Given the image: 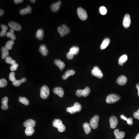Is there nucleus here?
<instances>
[{
	"label": "nucleus",
	"instance_id": "f257e3e1",
	"mask_svg": "<svg viewBox=\"0 0 139 139\" xmlns=\"http://www.w3.org/2000/svg\"><path fill=\"white\" fill-rule=\"evenodd\" d=\"M82 109V106L79 103H75L73 107H69L67 109V111L71 114H74L75 112H79Z\"/></svg>",
	"mask_w": 139,
	"mask_h": 139
},
{
	"label": "nucleus",
	"instance_id": "f03ea898",
	"mask_svg": "<svg viewBox=\"0 0 139 139\" xmlns=\"http://www.w3.org/2000/svg\"><path fill=\"white\" fill-rule=\"evenodd\" d=\"M53 126L54 127L58 128V131L60 132H63L66 129L65 126L63 125L62 122L59 119H55L53 122Z\"/></svg>",
	"mask_w": 139,
	"mask_h": 139
},
{
	"label": "nucleus",
	"instance_id": "7ed1b4c3",
	"mask_svg": "<svg viewBox=\"0 0 139 139\" xmlns=\"http://www.w3.org/2000/svg\"><path fill=\"white\" fill-rule=\"evenodd\" d=\"M57 31L58 32L60 33L61 36L63 37L65 35L69 34L70 30L66 25L63 24L60 27H58Z\"/></svg>",
	"mask_w": 139,
	"mask_h": 139
},
{
	"label": "nucleus",
	"instance_id": "20e7f679",
	"mask_svg": "<svg viewBox=\"0 0 139 139\" xmlns=\"http://www.w3.org/2000/svg\"><path fill=\"white\" fill-rule=\"evenodd\" d=\"M120 99V97L119 95L115 94H111L107 97L106 102L108 104L114 103L117 102Z\"/></svg>",
	"mask_w": 139,
	"mask_h": 139
},
{
	"label": "nucleus",
	"instance_id": "39448f33",
	"mask_svg": "<svg viewBox=\"0 0 139 139\" xmlns=\"http://www.w3.org/2000/svg\"><path fill=\"white\" fill-rule=\"evenodd\" d=\"M50 95V89L47 86L42 87L40 90V96L43 99H46Z\"/></svg>",
	"mask_w": 139,
	"mask_h": 139
},
{
	"label": "nucleus",
	"instance_id": "423d86ee",
	"mask_svg": "<svg viewBox=\"0 0 139 139\" xmlns=\"http://www.w3.org/2000/svg\"><path fill=\"white\" fill-rule=\"evenodd\" d=\"M90 92V88L86 87L84 90H78L76 92V95L79 97L83 96L84 97L87 96Z\"/></svg>",
	"mask_w": 139,
	"mask_h": 139
},
{
	"label": "nucleus",
	"instance_id": "0eeeda50",
	"mask_svg": "<svg viewBox=\"0 0 139 139\" xmlns=\"http://www.w3.org/2000/svg\"><path fill=\"white\" fill-rule=\"evenodd\" d=\"M77 12L78 16L81 20L85 21L87 18V14L86 11L82 7L78 8Z\"/></svg>",
	"mask_w": 139,
	"mask_h": 139
},
{
	"label": "nucleus",
	"instance_id": "6e6552de",
	"mask_svg": "<svg viewBox=\"0 0 139 139\" xmlns=\"http://www.w3.org/2000/svg\"><path fill=\"white\" fill-rule=\"evenodd\" d=\"M91 73L93 76H95L99 79L102 78L103 76V72L99 67L97 66H95L94 67V69L91 71Z\"/></svg>",
	"mask_w": 139,
	"mask_h": 139
},
{
	"label": "nucleus",
	"instance_id": "1a4fd4ad",
	"mask_svg": "<svg viewBox=\"0 0 139 139\" xmlns=\"http://www.w3.org/2000/svg\"><path fill=\"white\" fill-rule=\"evenodd\" d=\"M99 117L98 115H95L92 118L90 122V126L93 129H96L98 127V121H99Z\"/></svg>",
	"mask_w": 139,
	"mask_h": 139
},
{
	"label": "nucleus",
	"instance_id": "9d476101",
	"mask_svg": "<svg viewBox=\"0 0 139 139\" xmlns=\"http://www.w3.org/2000/svg\"><path fill=\"white\" fill-rule=\"evenodd\" d=\"M8 26L14 30L16 31H20L21 30V25L17 22L13 21H11L8 23Z\"/></svg>",
	"mask_w": 139,
	"mask_h": 139
},
{
	"label": "nucleus",
	"instance_id": "9b49d317",
	"mask_svg": "<svg viewBox=\"0 0 139 139\" xmlns=\"http://www.w3.org/2000/svg\"><path fill=\"white\" fill-rule=\"evenodd\" d=\"M131 23L130 16L129 14H126L124 17L123 19V25L125 28H127L129 27Z\"/></svg>",
	"mask_w": 139,
	"mask_h": 139
},
{
	"label": "nucleus",
	"instance_id": "f8f14e48",
	"mask_svg": "<svg viewBox=\"0 0 139 139\" xmlns=\"http://www.w3.org/2000/svg\"><path fill=\"white\" fill-rule=\"evenodd\" d=\"M110 124L111 128L114 129L116 127L118 124V120L115 116H112L110 118Z\"/></svg>",
	"mask_w": 139,
	"mask_h": 139
},
{
	"label": "nucleus",
	"instance_id": "ddd939ff",
	"mask_svg": "<svg viewBox=\"0 0 139 139\" xmlns=\"http://www.w3.org/2000/svg\"><path fill=\"white\" fill-rule=\"evenodd\" d=\"M114 133L116 139H123L125 137V133L123 131H120L119 129H116Z\"/></svg>",
	"mask_w": 139,
	"mask_h": 139
},
{
	"label": "nucleus",
	"instance_id": "4468645a",
	"mask_svg": "<svg viewBox=\"0 0 139 139\" xmlns=\"http://www.w3.org/2000/svg\"><path fill=\"white\" fill-rule=\"evenodd\" d=\"M61 4H62L61 1H58L52 4L51 6V9L52 11L54 12L58 11L60 9Z\"/></svg>",
	"mask_w": 139,
	"mask_h": 139
},
{
	"label": "nucleus",
	"instance_id": "2eb2a0df",
	"mask_svg": "<svg viewBox=\"0 0 139 139\" xmlns=\"http://www.w3.org/2000/svg\"><path fill=\"white\" fill-rule=\"evenodd\" d=\"M53 92L54 94L58 95L60 97H63L64 94V91L62 87L54 88L53 90Z\"/></svg>",
	"mask_w": 139,
	"mask_h": 139
},
{
	"label": "nucleus",
	"instance_id": "dca6fc26",
	"mask_svg": "<svg viewBox=\"0 0 139 139\" xmlns=\"http://www.w3.org/2000/svg\"><path fill=\"white\" fill-rule=\"evenodd\" d=\"M36 121L30 119L25 121L24 123V126L26 128L30 127H34L36 125Z\"/></svg>",
	"mask_w": 139,
	"mask_h": 139
},
{
	"label": "nucleus",
	"instance_id": "f3484780",
	"mask_svg": "<svg viewBox=\"0 0 139 139\" xmlns=\"http://www.w3.org/2000/svg\"><path fill=\"white\" fill-rule=\"evenodd\" d=\"M127 82V78L126 76L121 75L119 77L117 80V82L119 85L123 86L125 85Z\"/></svg>",
	"mask_w": 139,
	"mask_h": 139
},
{
	"label": "nucleus",
	"instance_id": "a211bd4d",
	"mask_svg": "<svg viewBox=\"0 0 139 139\" xmlns=\"http://www.w3.org/2000/svg\"><path fill=\"white\" fill-rule=\"evenodd\" d=\"M75 73V71H74L73 70H68L65 72V73L63 75L62 78L63 79L66 80L70 76L74 75Z\"/></svg>",
	"mask_w": 139,
	"mask_h": 139
},
{
	"label": "nucleus",
	"instance_id": "6ab92c4d",
	"mask_svg": "<svg viewBox=\"0 0 139 139\" xmlns=\"http://www.w3.org/2000/svg\"><path fill=\"white\" fill-rule=\"evenodd\" d=\"M54 64L59 67L60 70H62L65 67V64L60 60H55L54 61Z\"/></svg>",
	"mask_w": 139,
	"mask_h": 139
},
{
	"label": "nucleus",
	"instance_id": "aec40b11",
	"mask_svg": "<svg viewBox=\"0 0 139 139\" xmlns=\"http://www.w3.org/2000/svg\"><path fill=\"white\" fill-rule=\"evenodd\" d=\"M8 101V98L6 97H5L2 99L1 103L2 104V109L6 110L8 109V106L7 105Z\"/></svg>",
	"mask_w": 139,
	"mask_h": 139
},
{
	"label": "nucleus",
	"instance_id": "412c9836",
	"mask_svg": "<svg viewBox=\"0 0 139 139\" xmlns=\"http://www.w3.org/2000/svg\"><path fill=\"white\" fill-rule=\"evenodd\" d=\"M110 42V39L108 37H106L104 39L101 46V50H104L107 47V46L109 45Z\"/></svg>",
	"mask_w": 139,
	"mask_h": 139
},
{
	"label": "nucleus",
	"instance_id": "4be33fe9",
	"mask_svg": "<svg viewBox=\"0 0 139 139\" xmlns=\"http://www.w3.org/2000/svg\"><path fill=\"white\" fill-rule=\"evenodd\" d=\"M39 51L40 53H41L43 55H47L48 52V50L46 48V46L45 45H42L40 46L39 48Z\"/></svg>",
	"mask_w": 139,
	"mask_h": 139
},
{
	"label": "nucleus",
	"instance_id": "5701e85b",
	"mask_svg": "<svg viewBox=\"0 0 139 139\" xmlns=\"http://www.w3.org/2000/svg\"><path fill=\"white\" fill-rule=\"evenodd\" d=\"M31 11H32V9L30 5H28L26 8L20 10L19 11V13L21 15H24L27 14V13L30 14L31 13Z\"/></svg>",
	"mask_w": 139,
	"mask_h": 139
},
{
	"label": "nucleus",
	"instance_id": "b1692460",
	"mask_svg": "<svg viewBox=\"0 0 139 139\" xmlns=\"http://www.w3.org/2000/svg\"><path fill=\"white\" fill-rule=\"evenodd\" d=\"M2 51V58L3 59H5L7 57H8L9 53V50L7 48L4 47H3L1 49Z\"/></svg>",
	"mask_w": 139,
	"mask_h": 139
},
{
	"label": "nucleus",
	"instance_id": "393cba45",
	"mask_svg": "<svg viewBox=\"0 0 139 139\" xmlns=\"http://www.w3.org/2000/svg\"><path fill=\"white\" fill-rule=\"evenodd\" d=\"M83 127L86 134L88 135L91 132V129L89 123L87 122H85L83 124Z\"/></svg>",
	"mask_w": 139,
	"mask_h": 139
},
{
	"label": "nucleus",
	"instance_id": "a878e982",
	"mask_svg": "<svg viewBox=\"0 0 139 139\" xmlns=\"http://www.w3.org/2000/svg\"><path fill=\"white\" fill-rule=\"evenodd\" d=\"M44 31L43 29H39L37 31L36 34V37L37 38L40 40L43 39V37H44Z\"/></svg>",
	"mask_w": 139,
	"mask_h": 139
},
{
	"label": "nucleus",
	"instance_id": "bb28decb",
	"mask_svg": "<svg viewBox=\"0 0 139 139\" xmlns=\"http://www.w3.org/2000/svg\"><path fill=\"white\" fill-rule=\"evenodd\" d=\"M6 36L8 38H11V40L13 41L16 39V37L14 35V30L12 29L10 30V31L7 33Z\"/></svg>",
	"mask_w": 139,
	"mask_h": 139
},
{
	"label": "nucleus",
	"instance_id": "cd10ccee",
	"mask_svg": "<svg viewBox=\"0 0 139 139\" xmlns=\"http://www.w3.org/2000/svg\"><path fill=\"white\" fill-rule=\"evenodd\" d=\"M0 27L2 28V31L0 33V37L4 36L7 33L6 31L8 30V27L4 24H1Z\"/></svg>",
	"mask_w": 139,
	"mask_h": 139
},
{
	"label": "nucleus",
	"instance_id": "c85d7f7f",
	"mask_svg": "<svg viewBox=\"0 0 139 139\" xmlns=\"http://www.w3.org/2000/svg\"><path fill=\"white\" fill-rule=\"evenodd\" d=\"M127 60V56L126 54H124L120 58L119 60V64L120 65L122 66L124 63L126 62Z\"/></svg>",
	"mask_w": 139,
	"mask_h": 139
},
{
	"label": "nucleus",
	"instance_id": "c756f323",
	"mask_svg": "<svg viewBox=\"0 0 139 139\" xmlns=\"http://www.w3.org/2000/svg\"><path fill=\"white\" fill-rule=\"evenodd\" d=\"M26 81V79L25 78H23L21 80H16L13 82V85L15 86L18 87L20 86L21 84L24 83Z\"/></svg>",
	"mask_w": 139,
	"mask_h": 139
},
{
	"label": "nucleus",
	"instance_id": "7c9ffc66",
	"mask_svg": "<svg viewBox=\"0 0 139 139\" xmlns=\"http://www.w3.org/2000/svg\"><path fill=\"white\" fill-rule=\"evenodd\" d=\"M35 129L33 127H27L25 130V134L28 136H30L34 134Z\"/></svg>",
	"mask_w": 139,
	"mask_h": 139
},
{
	"label": "nucleus",
	"instance_id": "2f4dec72",
	"mask_svg": "<svg viewBox=\"0 0 139 139\" xmlns=\"http://www.w3.org/2000/svg\"><path fill=\"white\" fill-rule=\"evenodd\" d=\"M79 52V48L77 46H73L70 49V52L73 55H77Z\"/></svg>",
	"mask_w": 139,
	"mask_h": 139
},
{
	"label": "nucleus",
	"instance_id": "473e14b6",
	"mask_svg": "<svg viewBox=\"0 0 139 139\" xmlns=\"http://www.w3.org/2000/svg\"><path fill=\"white\" fill-rule=\"evenodd\" d=\"M19 101L20 103L25 105H28L30 104V102L27 98L25 97H20L19 99Z\"/></svg>",
	"mask_w": 139,
	"mask_h": 139
},
{
	"label": "nucleus",
	"instance_id": "72a5a7b5",
	"mask_svg": "<svg viewBox=\"0 0 139 139\" xmlns=\"http://www.w3.org/2000/svg\"><path fill=\"white\" fill-rule=\"evenodd\" d=\"M14 44V42L13 41L11 40L7 42L5 44V47L9 50H11L13 48V46Z\"/></svg>",
	"mask_w": 139,
	"mask_h": 139
},
{
	"label": "nucleus",
	"instance_id": "f704fd0d",
	"mask_svg": "<svg viewBox=\"0 0 139 139\" xmlns=\"http://www.w3.org/2000/svg\"><path fill=\"white\" fill-rule=\"evenodd\" d=\"M5 62L7 64H10L12 65L14 63H16V61L15 60H13L12 58H11L10 56H8L5 59Z\"/></svg>",
	"mask_w": 139,
	"mask_h": 139
},
{
	"label": "nucleus",
	"instance_id": "c9c22d12",
	"mask_svg": "<svg viewBox=\"0 0 139 139\" xmlns=\"http://www.w3.org/2000/svg\"><path fill=\"white\" fill-rule=\"evenodd\" d=\"M7 81L5 79H2L0 80V87H4L7 85Z\"/></svg>",
	"mask_w": 139,
	"mask_h": 139
},
{
	"label": "nucleus",
	"instance_id": "e433bc0d",
	"mask_svg": "<svg viewBox=\"0 0 139 139\" xmlns=\"http://www.w3.org/2000/svg\"><path fill=\"white\" fill-rule=\"evenodd\" d=\"M15 73L13 72H11L10 73L9 75V79L10 81L13 82L16 80L15 77Z\"/></svg>",
	"mask_w": 139,
	"mask_h": 139
},
{
	"label": "nucleus",
	"instance_id": "4c0bfd02",
	"mask_svg": "<svg viewBox=\"0 0 139 139\" xmlns=\"http://www.w3.org/2000/svg\"><path fill=\"white\" fill-rule=\"evenodd\" d=\"M99 10H100V13H101V14H102L103 15H105L107 13V10L105 7H101L100 8Z\"/></svg>",
	"mask_w": 139,
	"mask_h": 139
},
{
	"label": "nucleus",
	"instance_id": "58836bf2",
	"mask_svg": "<svg viewBox=\"0 0 139 139\" xmlns=\"http://www.w3.org/2000/svg\"><path fill=\"white\" fill-rule=\"evenodd\" d=\"M18 66L19 65L17 63H14L13 64L11 65V66L10 67V69L12 71H15L18 68Z\"/></svg>",
	"mask_w": 139,
	"mask_h": 139
},
{
	"label": "nucleus",
	"instance_id": "ea45409f",
	"mask_svg": "<svg viewBox=\"0 0 139 139\" xmlns=\"http://www.w3.org/2000/svg\"><path fill=\"white\" fill-rule=\"evenodd\" d=\"M67 58L69 59H73V57H74V55L72 54L70 52H69V53H67Z\"/></svg>",
	"mask_w": 139,
	"mask_h": 139
},
{
	"label": "nucleus",
	"instance_id": "a19ab883",
	"mask_svg": "<svg viewBox=\"0 0 139 139\" xmlns=\"http://www.w3.org/2000/svg\"><path fill=\"white\" fill-rule=\"evenodd\" d=\"M133 117L139 120V109L137 112H135L133 114Z\"/></svg>",
	"mask_w": 139,
	"mask_h": 139
},
{
	"label": "nucleus",
	"instance_id": "79ce46f5",
	"mask_svg": "<svg viewBox=\"0 0 139 139\" xmlns=\"http://www.w3.org/2000/svg\"><path fill=\"white\" fill-rule=\"evenodd\" d=\"M127 124L129 125H132L133 124V119L132 118H130L127 119Z\"/></svg>",
	"mask_w": 139,
	"mask_h": 139
},
{
	"label": "nucleus",
	"instance_id": "37998d69",
	"mask_svg": "<svg viewBox=\"0 0 139 139\" xmlns=\"http://www.w3.org/2000/svg\"><path fill=\"white\" fill-rule=\"evenodd\" d=\"M23 1V0H14V3L16 4H19L20 3L22 2Z\"/></svg>",
	"mask_w": 139,
	"mask_h": 139
},
{
	"label": "nucleus",
	"instance_id": "c03bdc74",
	"mask_svg": "<svg viewBox=\"0 0 139 139\" xmlns=\"http://www.w3.org/2000/svg\"><path fill=\"white\" fill-rule=\"evenodd\" d=\"M121 118L122 119V120H124V121H127V119H128L126 118V117H125V116H124V115H121Z\"/></svg>",
	"mask_w": 139,
	"mask_h": 139
},
{
	"label": "nucleus",
	"instance_id": "a18cd8bd",
	"mask_svg": "<svg viewBox=\"0 0 139 139\" xmlns=\"http://www.w3.org/2000/svg\"><path fill=\"white\" fill-rule=\"evenodd\" d=\"M4 13V11L2 9H0V16H1L3 15V14Z\"/></svg>",
	"mask_w": 139,
	"mask_h": 139
},
{
	"label": "nucleus",
	"instance_id": "49530a36",
	"mask_svg": "<svg viewBox=\"0 0 139 139\" xmlns=\"http://www.w3.org/2000/svg\"><path fill=\"white\" fill-rule=\"evenodd\" d=\"M138 90V96L139 97V84H137L136 86Z\"/></svg>",
	"mask_w": 139,
	"mask_h": 139
},
{
	"label": "nucleus",
	"instance_id": "de8ad7c7",
	"mask_svg": "<svg viewBox=\"0 0 139 139\" xmlns=\"http://www.w3.org/2000/svg\"><path fill=\"white\" fill-rule=\"evenodd\" d=\"M135 139H139V133L138 134L137 137H136Z\"/></svg>",
	"mask_w": 139,
	"mask_h": 139
},
{
	"label": "nucleus",
	"instance_id": "09e8293b",
	"mask_svg": "<svg viewBox=\"0 0 139 139\" xmlns=\"http://www.w3.org/2000/svg\"><path fill=\"white\" fill-rule=\"evenodd\" d=\"M30 1L32 3H35V2H36V0H31Z\"/></svg>",
	"mask_w": 139,
	"mask_h": 139
}]
</instances>
